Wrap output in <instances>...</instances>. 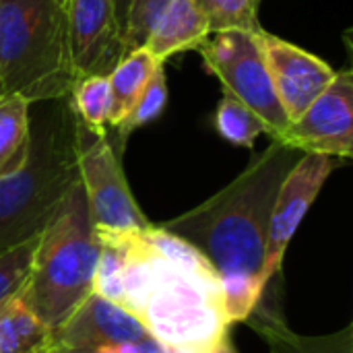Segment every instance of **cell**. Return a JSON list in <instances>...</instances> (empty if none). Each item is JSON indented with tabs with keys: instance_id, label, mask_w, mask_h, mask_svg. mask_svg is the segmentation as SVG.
Masks as SVG:
<instances>
[{
	"instance_id": "cell-18",
	"label": "cell",
	"mask_w": 353,
	"mask_h": 353,
	"mask_svg": "<svg viewBox=\"0 0 353 353\" xmlns=\"http://www.w3.org/2000/svg\"><path fill=\"white\" fill-rule=\"evenodd\" d=\"M68 103L77 120L91 132L105 137L112 114L110 79L103 74H89L74 83Z\"/></svg>"
},
{
	"instance_id": "cell-16",
	"label": "cell",
	"mask_w": 353,
	"mask_h": 353,
	"mask_svg": "<svg viewBox=\"0 0 353 353\" xmlns=\"http://www.w3.org/2000/svg\"><path fill=\"white\" fill-rule=\"evenodd\" d=\"M52 329L19 298L0 308V353H50Z\"/></svg>"
},
{
	"instance_id": "cell-12",
	"label": "cell",
	"mask_w": 353,
	"mask_h": 353,
	"mask_svg": "<svg viewBox=\"0 0 353 353\" xmlns=\"http://www.w3.org/2000/svg\"><path fill=\"white\" fill-rule=\"evenodd\" d=\"M145 337L151 335L134 316L93 292L58 329L52 331V347H87Z\"/></svg>"
},
{
	"instance_id": "cell-8",
	"label": "cell",
	"mask_w": 353,
	"mask_h": 353,
	"mask_svg": "<svg viewBox=\"0 0 353 353\" xmlns=\"http://www.w3.org/2000/svg\"><path fill=\"white\" fill-rule=\"evenodd\" d=\"M302 153L350 159L353 153V74L352 70L335 72L327 89L290 122L281 139Z\"/></svg>"
},
{
	"instance_id": "cell-2",
	"label": "cell",
	"mask_w": 353,
	"mask_h": 353,
	"mask_svg": "<svg viewBox=\"0 0 353 353\" xmlns=\"http://www.w3.org/2000/svg\"><path fill=\"white\" fill-rule=\"evenodd\" d=\"M302 151L273 141L228 186L199 207L159 223L192 244L221 281L230 325L244 323L267 283L263 277L277 190Z\"/></svg>"
},
{
	"instance_id": "cell-10",
	"label": "cell",
	"mask_w": 353,
	"mask_h": 353,
	"mask_svg": "<svg viewBox=\"0 0 353 353\" xmlns=\"http://www.w3.org/2000/svg\"><path fill=\"white\" fill-rule=\"evenodd\" d=\"M64 10L77 81L89 74L108 77L124 58L118 0H68Z\"/></svg>"
},
{
	"instance_id": "cell-3",
	"label": "cell",
	"mask_w": 353,
	"mask_h": 353,
	"mask_svg": "<svg viewBox=\"0 0 353 353\" xmlns=\"http://www.w3.org/2000/svg\"><path fill=\"white\" fill-rule=\"evenodd\" d=\"M43 103L27 157L0 178V252L37 238L79 182L77 116L68 99Z\"/></svg>"
},
{
	"instance_id": "cell-26",
	"label": "cell",
	"mask_w": 353,
	"mask_h": 353,
	"mask_svg": "<svg viewBox=\"0 0 353 353\" xmlns=\"http://www.w3.org/2000/svg\"><path fill=\"white\" fill-rule=\"evenodd\" d=\"M54 2H58L60 6H66L68 4V0H54Z\"/></svg>"
},
{
	"instance_id": "cell-7",
	"label": "cell",
	"mask_w": 353,
	"mask_h": 353,
	"mask_svg": "<svg viewBox=\"0 0 353 353\" xmlns=\"http://www.w3.org/2000/svg\"><path fill=\"white\" fill-rule=\"evenodd\" d=\"M77 165L97 232H137L151 225L134 201L124 176L120 153L108 134H95L77 120Z\"/></svg>"
},
{
	"instance_id": "cell-19",
	"label": "cell",
	"mask_w": 353,
	"mask_h": 353,
	"mask_svg": "<svg viewBox=\"0 0 353 353\" xmlns=\"http://www.w3.org/2000/svg\"><path fill=\"white\" fill-rule=\"evenodd\" d=\"M213 126L228 143L244 149H252L259 137L267 134V124L225 89L213 114Z\"/></svg>"
},
{
	"instance_id": "cell-11",
	"label": "cell",
	"mask_w": 353,
	"mask_h": 353,
	"mask_svg": "<svg viewBox=\"0 0 353 353\" xmlns=\"http://www.w3.org/2000/svg\"><path fill=\"white\" fill-rule=\"evenodd\" d=\"M256 39L275 95L290 122H294L327 89L335 77V70L323 58L269 31H261Z\"/></svg>"
},
{
	"instance_id": "cell-13",
	"label": "cell",
	"mask_w": 353,
	"mask_h": 353,
	"mask_svg": "<svg viewBox=\"0 0 353 353\" xmlns=\"http://www.w3.org/2000/svg\"><path fill=\"white\" fill-rule=\"evenodd\" d=\"M281 273L269 281L256 308L244 321L267 343L271 353H353V327L323 337H302L294 333L281 312Z\"/></svg>"
},
{
	"instance_id": "cell-14",
	"label": "cell",
	"mask_w": 353,
	"mask_h": 353,
	"mask_svg": "<svg viewBox=\"0 0 353 353\" xmlns=\"http://www.w3.org/2000/svg\"><path fill=\"white\" fill-rule=\"evenodd\" d=\"M209 35V21L199 0H170L143 48L165 64L176 54L196 50Z\"/></svg>"
},
{
	"instance_id": "cell-15",
	"label": "cell",
	"mask_w": 353,
	"mask_h": 353,
	"mask_svg": "<svg viewBox=\"0 0 353 353\" xmlns=\"http://www.w3.org/2000/svg\"><path fill=\"white\" fill-rule=\"evenodd\" d=\"M159 66H163V62H159L147 48L124 54L118 66L108 74L112 89L110 126H118L128 116Z\"/></svg>"
},
{
	"instance_id": "cell-20",
	"label": "cell",
	"mask_w": 353,
	"mask_h": 353,
	"mask_svg": "<svg viewBox=\"0 0 353 353\" xmlns=\"http://www.w3.org/2000/svg\"><path fill=\"white\" fill-rule=\"evenodd\" d=\"M207 21L209 31H246L261 33L263 25L259 21L261 0H199Z\"/></svg>"
},
{
	"instance_id": "cell-25",
	"label": "cell",
	"mask_w": 353,
	"mask_h": 353,
	"mask_svg": "<svg viewBox=\"0 0 353 353\" xmlns=\"http://www.w3.org/2000/svg\"><path fill=\"white\" fill-rule=\"evenodd\" d=\"M205 353H238V350L234 347V343H232V339H230V333H228V335H223L217 343H213Z\"/></svg>"
},
{
	"instance_id": "cell-22",
	"label": "cell",
	"mask_w": 353,
	"mask_h": 353,
	"mask_svg": "<svg viewBox=\"0 0 353 353\" xmlns=\"http://www.w3.org/2000/svg\"><path fill=\"white\" fill-rule=\"evenodd\" d=\"M168 2L170 0H124V19L120 21L124 54L145 46Z\"/></svg>"
},
{
	"instance_id": "cell-1",
	"label": "cell",
	"mask_w": 353,
	"mask_h": 353,
	"mask_svg": "<svg viewBox=\"0 0 353 353\" xmlns=\"http://www.w3.org/2000/svg\"><path fill=\"white\" fill-rule=\"evenodd\" d=\"M97 236L93 292L134 316L161 345L205 353L230 333L221 281L192 244L153 223Z\"/></svg>"
},
{
	"instance_id": "cell-5",
	"label": "cell",
	"mask_w": 353,
	"mask_h": 353,
	"mask_svg": "<svg viewBox=\"0 0 353 353\" xmlns=\"http://www.w3.org/2000/svg\"><path fill=\"white\" fill-rule=\"evenodd\" d=\"M74 83L64 6L0 0V93L43 103L68 99Z\"/></svg>"
},
{
	"instance_id": "cell-6",
	"label": "cell",
	"mask_w": 353,
	"mask_h": 353,
	"mask_svg": "<svg viewBox=\"0 0 353 353\" xmlns=\"http://www.w3.org/2000/svg\"><path fill=\"white\" fill-rule=\"evenodd\" d=\"M256 35L246 31L211 33L196 52L223 89L246 103L267 124V134L277 141L290 126V118L275 95Z\"/></svg>"
},
{
	"instance_id": "cell-17",
	"label": "cell",
	"mask_w": 353,
	"mask_h": 353,
	"mask_svg": "<svg viewBox=\"0 0 353 353\" xmlns=\"http://www.w3.org/2000/svg\"><path fill=\"white\" fill-rule=\"evenodd\" d=\"M31 141V103L0 93V178L17 170L27 157Z\"/></svg>"
},
{
	"instance_id": "cell-4",
	"label": "cell",
	"mask_w": 353,
	"mask_h": 353,
	"mask_svg": "<svg viewBox=\"0 0 353 353\" xmlns=\"http://www.w3.org/2000/svg\"><path fill=\"white\" fill-rule=\"evenodd\" d=\"M99 236L81 182L37 236L31 269L19 298L48 329H58L91 294L99 263Z\"/></svg>"
},
{
	"instance_id": "cell-23",
	"label": "cell",
	"mask_w": 353,
	"mask_h": 353,
	"mask_svg": "<svg viewBox=\"0 0 353 353\" xmlns=\"http://www.w3.org/2000/svg\"><path fill=\"white\" fill-rule=\"evenodd\" d=\"M37 238L0 252V308L14 296L27 281Z\"/></svg>"
},
{
	"instance_id": "cell-24",
	"label": "cell",
	"mask_w": 353,
	"mask_h": 353,
	"mask_svg": "<svg viewBox=\"0 0 353 353\" xmlns=\"http://www.w3.org/2000/svg\"><path fill=\"white\" fill-rule=\"evenodd\" d=\"M50 353H176L161 345L153 337L137 339V341H112L87 347H52Z\"/></svg>"
},
{
	"instance_id": "cell-21",
	"label": "cell",
	"mask_w": 353,
	"mask_h": 353,
	"mask_svg": "<svg viewBox=\"0 0 353 353\" xmlns=\"http://www.w3.org/2000/svg\"><path fill=\"white\" fill-rule=\"evenodd\" d=\"M165 105H168V79H165L163 66H159L155 70V74L151 77L147 89L143 91V95L134 103V108L116 126L118 128V137H120V145L122 147L126 145V139L130 137L132 130H137V128L157 120L163 114Z\"/></svg>"
},
{
	"instance_id": "cell-9",
	"label": "cell",
	"mask_w": 353,
	"mask_h": 353,
	"mask_svg": "<svg viewBox=\"0 0 353 353\" xmlns=\"http://www.w3.org/2000/svg\"><path fill=\"white\" fill-rule=\"evenodd\" d=\"M333 170H335V157L302 153V157L283 178L269 221L265 269H263V277L267 285L273 277L281 273L285 250L294 240V234L298 232L302 219L310 211L312 203L321 194L325 182L333 174Z\"/></svg>"
}]
</instances>
